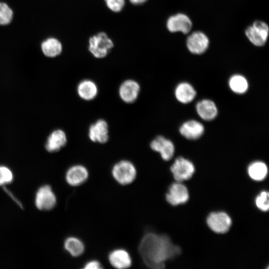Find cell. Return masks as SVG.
Listing matches in <instances>:
<instances>
[{
    "instance_id": "1",
    "label": "cell",
    "mask_w": 269,
    "mask_h": 269,
    "mask_svg": "<svg viewBox=\"0 0 269 269\" xmlns=\"http://www.w3.org/2000/svg\"><path fill=\"white\" fill-rule=\"evenodd\" d=\"M138 249L145 265L150 268L157 269L164 268L166 261L181 252L180 248L174 245L169 237L152 232L142 237Z\"/></svg>"
},
{
    "instance_id": "2",
    "label": "cell",
    "mask_w": 269,
    "mask_h": 269,
    "mask_svg": "<svg viewBox=\"0 0 269 269\" xmlns=\"http://www.w3.org/2000/svg\"><path fill=\"white\" fill-rule=\"evenodd\" d=\"M112 174L119 184L126 185L132 183L137 174L134 164L127 160H122L116 163L112 169Z\"/></svg>"
},
{
    "instance_id": "3",
    "label": "cell",
    "mask_w": 269,
    "mask_h": 269,
    "mask_svg": "<svg viewBox=\"0 0 269 269\" xmlns=\"http://www.w3.org/2000/svg\"><path fill=\"white\" fill-rule=\"evenodd\" d=\"M113 41L103 32L91 37L89 41V50L96 58L106 57L113 47Z\"/></svg>"
},
{
    "instance_id": "4",
    "label": "cell",
    "mask_w": 269,
    "mask_h": 269,
    "mask_svg": "<svg viewBox=\"0 0 269 269\" xmlns=\"http://www.w3.org/2000/svg\"><path fill=\"white\" fill-rule=\"evenodd\" d=\"M269 34L268 25L264 21L256 20L249 26L245 34L249 40L255 46H263L267 41Z\"/></svg>"
},
{
    "instance_id": "5",
    "label": "cell",
    "mask_w": 269,
    "mask_h": 269,
    "mask_svg": "<svg viewBox=\"0 0 269 269\" xmlns=\"http://www.w3.org/2000/svg\"><path fill=\"white\" fill-rule=\"evenodd\" d=\"M170 171L174 179L181 182L190 179L193 175L195 167L189 160L179 157L177 158L170 167Z\"/></svg>"
},
{
    "instance_id": "6",
    "label": "cell",
    "mask_w": 269,
    "mask_h": 269,
    "mask_svg": "<svg viewBox=\"0 0 269 269\" xmlns=\"http://www.w3.org/2000/svg\"><path fill=\"white\" fill-rule=\"evenodd\" d=\"M206 222L211 230L220 234L228 232L232 224L230 216L223 212L210 213L207 218Z\"/></svg>"
},
{
    "instance_id": "7",
    "label": "cell",
    "mask_w": 269,
    "mask_h": 269,
    "mask_svg": "<svg viewBox=\"0 0 269 269\" xmlns=\"http://www.w3.org/2000/svg\"><path fill=\"white\" fill-rule=\"evenodd\" d=\"M36 207L40 210H50L56 204V198L51 187L45 185L40 187L37 190L35 199Z\"/></svg>"
},
{
    "instance_id": "8",
    "label": "cell",
    "mask_w": 269,
    "mask_h": 269,
    "mask_svg": "<svg viewBox=\"0 0 269 269\" xmlns=\"http://www.w3.org/2000/svg\"><path fill=\"white\" fill-rule=\"evenodd\" d=\"M208 36L200 31H194L186 39V46L192 54H202L205 52L209 46Z\"/></svg>"
},
{
    "instance_id": "9",
    "label": "cell",
    "mask_w": 269,
    "mask_h": 269,
    "mask_svg": "<svg viewBox=\"0 0 269 269\" xmlns=\"http://www.w3.org/2000/svg\"><path fill=\"white\" fill-rule=\"evenodd\" d=\"M192 22L186 14L179 13L170 16L166 22V27L171 32L188 33L192 29Z\"/></svg>"
},
{
    "instance_id": "10",
    "label": "cell",
    "mask_w": 269,
    "mask_h": 269,
    "mask_svg": "<svg viewBox=\"0 0 269 269\" xmlns=\"http://www.w3.org/2000/svg\"><path fill=\"white\" fill-rule=\"evenodd\" d=\"M187 188L180 183L171 184L166 194V200L171 205L176 206L186 203L189 199Z\"/></svg>"
},
{
    "instance_id": "11",
    "label": "cell",
    "mask_w": 269,
    "mask_h": 269,
    "mask_svg": "<svg viewBox=\"0 0 269 269\" xmlns=\"http://www.w3.org/2000/svg\"><path fill=\"white\" fill-rule=\"evenodd\" d=\"M152 150L159 153L162 158L165 161L170 160L174 153V146L170 140L159 135L153 139L150 143Z\"/></svg>"
},
{
    "instance_id": "12",
    "label": "cell",
    "mask_w": 269,
    "mask_h": 269,
    "mask_svg": "<svg viewBox=\"0 0 269 269\" xmlns=\"http://www.w3.org/2000/svg\"><path fill=\"white\" fill-rule=\"evenodd\" d=\"M139 91V84L134 80L129 79L124 81L120 85L119 94L124 102L132 103L137 99Z\"/></svg>"
},
{
    "instance_id": "13",
    "label": "cell",
    "mask_w": 269,
    "mask_h": 269,
    "mask_svg": "<svg viewBox=\"0 0 269 269\" xmlns=\"http://www.w3.org/2000/svg\"><path fill=\"white\" fill-rule=\"evenodd\" d=\"M88 136L93 142L106 143L109 139V128L107 122L100 119L92 124L89 129Z\"/></svg>"
},
{
    "instance_id": "14",
    "label": "cell",
    "mask_w": 269,
    "mask_h": 269,
    "mask_svg": "<svg viewBox=\"0 0 269 269\" xmlns=\"http://www.w3.org/2000/svg\"><path fill=\"white\" fill-rule=\"evenodd\" d=\"M89 172L82 165H75L70 167L66 173L67 182L71 186H77L82 184L88 179Z\"/></svg>"
},
{
    "instance_id": "15",
    "label": "cell",
    "mask_w": 269,
    "mask_h": 269,
    "mask_svg": "<svg viewBox=\"0 0 269 269\" xmlns=\"http://www.w3.org/2000/svg\"><path fill=\"white\" fill-rule=\"evenodd\" d=\"M108 259L110 264L117 269H127L130 268L132 264L130 254L123 249L113 250L110 253Z\"/></svg>"
},
{
    "instance_id": "16",
    "label": "cell",
    "mask_w": 269,
    "mask_h": 269,
    "mask_svg": "<svg viewBox=\"0 0 269 269\" xmlns=\"http://www.w3.org/2000/svg\"><path fill=\"white\" fill-rule=\"evenodd\" d=\"M204 131L203 125L195 120L185 122L179 129L181 134L189 139H197L202 135Z\"/></svg>"
},
{
    "instance_id": "17",
    "label": "cell",
    "mask_w": 269,
    "mask_h": 269,
    "mask_svg": "<svg viewBox=\"0 0 269 269\" xmlns=\"http://www.w3.org/2000/svg\"><path fill=\"white\" fill-rule=\"evenodd\" d=\"M66 134L62 130H56L48 136L45 147L49 152H55L60 150L66 143Z\"/></svg>"
},
{
    "instance_id": "18",
    "label": "cell",
    "mask_w": 269,
    "mask_h": 269,
    "mask_svg": "<svg viewBox=\"0 0 269 269\" xmlns=\"http://www.w3.org/2000/svg\"><path fill=\"white\" fill-rule=\"evenodd\" d=\"M196 109L198 115L205 121L213 120L218 113L215 104L208 99L199 101L196 105Z\"/></svg>"
},
{
    "instance_id": "19",
    "label": "cell",
    "mask_w": 269,
    "mask_h": 269,
    "mask_svg": "<svg viewBox=\"0 0 269 269\" xmlns=\"http://www.w3.org/2000/svg\"><path fill=\"white\" fill-rule=\"evenodd\" d=\"M98 87L96 83L89 79L81 81L77 86V93L79 96L84 100L90 101L97 95Z\"/></svg>"
},
{
    "instance_id": "20",
    "label": "cell",
    "mask_w": 269,
    "mask_h": 269,
    "mask_svg": "<svg viewBox=\"0 0 269 269\" xmlns=\"http://www.w3.org/2000/svg\"><path fill=\"white\" fill-rule=\"evenodd\" d=\"M196 94L194 88L186 82L180 83L175 90L176 98L179 102L183 104L191 102L194 99Z\"/></svg>"
},
{
    "instance_id": "21",
    "label": "cell",
    "mask_w": 269,
    "mask_h": 269,
    "mask_svg": "<svg viewBox=\"0 0 269 269\" xmlns=\"http://www.w3.org/2000/svg\"><path fill=\"white\" fill-rule=\"evenodd\" d=\"M41 49L45 56L53 58L61 54L62 50V45L60 41L57 38L49 37L42 42Z\"/></svg>"
},
{
    "instance_id": "22",
    "label": "cell",
    "mask_w": 269,
    "mask_h": 269,
    "mask_svg": "<svg viewBox=\"0 0 269 269\" xmlns=\"http://www.w3.org/2000/svg\"><path fill=\"white\" fill-rule=\"evenodd\" d=\"M64 247L66 251L74 257L80 256L85 251L83 242L75 237L67 238L64 242Z\"/></svg>"
},
{
    "instance_id": "23",
    "label": "cell",
    "mask_w": 269,
    "mask_h": 269,
    "mask_svg": "<svg viewBox=\"0 0 269 269\" xmlns=\"http://www.w3.org/2000/svg\"><path fill=\"white\" fill-rule=\"evenodd\" d=\"M248 173L249 176L255 181L264 180L268 174L266 164L262 161H255L248 167Z\"/></svg>"
},
{
    "instance_id": "24",
    "label": "cell",
    "mask_w": 269,
    "mask_h": 269,
    "mask_svg": "<svg viewBox=\"0 0 269 269\" xmlns=\"http://www.w3.org/2000/svg\"><path fill=\"white\" fill-rule=\"evenodd\" d=\"M229 84L231 90L237 94H243L248 88V83L246 79L239 74L232 76L229 80Z\"/></svg>"
},
{
    "instance_id": "25",
    "label": "cell",
    "mask_w": 269,
    "mask_h": 269,
    "mask_svg": "<svg viewBox=\"0 0 269 269\" xmlns=\"http://www.w3.org/2000/svg\"><path fill=\"white\" fill-rule=\"evenodd\" d=\"M13 12L9 6L4 2L0 1V25H6L10 23Z\"/></svg>"
},
{
    "instance_id": "26",
    "label": "cell",
    "mask_w": 269,
    "mask_h": 269,
    "mask_svg": "<svg viewBox=\"0 0 269 269\" xmlns=\"http://www.w3.org/2000/svg\"><path fill=\"white\" fill-rule=\"evenodd\" d=\"M255 203L258 209L263 211H267L269 208V193L262 191L257 196L255 199Z\"/></svg>"
},
{
    "instance_id": "27",
    "label": "cell",
    "mask_w": 269,
    "mask_h": 269,
    "mask_svg": "<svg viewBox=\"0 0 269 269\" xmlns=\"http://www.w3.org/2000/svg\"><path fill=\"white\" fill-rule=\"evenodd\" d=\"M13 178L11 170L5 166H0V186L10 183Z\"/></svg>"
},
{
    "instance_id": "28",
    "label": "cell",
    "mask_w": 269,
    "mask_h": 269,
    "mask_svg": "<svg viewBox=\"0 0 269 269\" xmlns=\"http://www.w3.org/2000/svg\"><path fill=\"white\" fill-rule=\"evenodd\" d=\"M105 1L108 7L116 12L121 11L125 4V0H105Z\"/></svg>"
},
{
    "instance_id": "29",
    "label": "cell",
    "mask_w": 269,
    "mask_h": 269,
    "mask_svg": "<svg viewBox=\"0 0 269 269\" xmlns=\"http://www.w3.org/2000/svg\"><path fill=\"white\" fill-rule=\"evenodd\" d=\"M85 269H102L101 264L97 260H91L87 262L83 267Z\"/></svg>"
},
{
    "instance_id": "30",
    "label": "cell",
    "mask_w": 269,
    "mask_h": 269,
    "mask_svg": "<svg viewBox=\"0 0 269 269\" xmlns=\"http://www.w3.org/2000/svg\"><path fill=\"white\" fill-rule=\"evenodd\" d=\"M146 0H130L132 3L135 5L141 4L145 2Z\"/></svg>"
}]
</instances>
